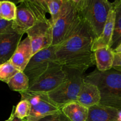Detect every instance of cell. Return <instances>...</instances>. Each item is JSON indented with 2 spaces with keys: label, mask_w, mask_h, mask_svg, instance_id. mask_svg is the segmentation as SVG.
Returning a JSON list of instances; mask_svg holds the SVG:
<instances>
[{
  "label": "cell",
  "mask_w": 121,
  "mask_h": 121,
  "mask_svg": "<svg viewBox=\"0 0 121 121\" xmlns=\"http://www.w3.org/2000/svg\"><path fill=\"white\" fill-rule=\"evenodd\" d=\"M17 8L15 4L11 1H2L1 2V15L2 19L13 21L16 18Z\"/></svg>",
  "instance_id": "cell-20"
},
{
  "label": "cell",
  "mask_w": 121,
  "mask_h": 121,
  "mask_svg": "<svg viewBox=\"0 0 121 121\" xmlns=\"http://www.w3.org/2000/svg\"><path fill=\"white\" fill-rule=\"evenodd\" d=\"M54 63H59L56 58L54 46L34 54L24 70V73L29 79L30 86L35 83Z\"/></svg>",
  "instance_id": "cell-8"
},
{
  "label": "cell",
  "mask_w": 121,
  "mask_h": 121,
  "mask_svg": "<svg viewBox=\"0 0 121 121\" xmlns=\"http://www.w3.org/2000/svg\"><path fill=\"white\" fill-rule=\"evenodd\" d=\"M11 91L20 93L28 91L30 87V80L24 72L19 71L7 83Z\"/></svg>",
  "instance_id": "cell-19"
},
{
  "label": "cell",
  "mask_w": 121,
  "mask_h": 121,
  "mask_svg": "<svg viewBox=\"0 0 121 121\" xmlns=\"http://www.w3.org/2000/svg\"><path fill=\"white\" fill-rule=\"evenodd\" d=\"M14 106H13V110H12V112H11V115H12V119L11 121H24L23 119H21L20 118H17V117H15L14 115Z\"/></svg>",
  "instance_id": "cell-27"
},
{
  "label": "cell",
  "mask_w": 121,
  "mask_h": 121,
  "mask_svg": "<svg viewBox=\"0 0 121 121\" xmlns=\"http://www.w3.org/2000/svg\"><path fill=\"white\" fill-rule=\"evenodd\" d=\"M68 78L65 69L59 63H54L48 69L30 86L28 91L48 93L59 87Z\"/></svg>",
  "instance_id": "cell-9"
},
{
  "label": "cell",
  "mask_w": 121,
  "mask_h": 121,
  "mask_svg": "<svg viewBox=\"0 0 121 121\" xmlns=\"http://www.w3.org/2000/svg\"><path fill=\"white\" fill-rule=\"evenodd\" d=\"M65 69L68 74L67 80L54 91L47 93L53 101L61 107L71 102L76 101L85 77L78 71Z\"/></svg>",
  "instance_id": "cell-6"
},
{
  "label": "cell",
  "mask_w": 121,
  "mask_h": 121,
  "mask_svg": "<svg viewBox=\"0 0 121 121\" xmlns=\"http://www.w3.org/2000/svg\"><path fill=\"white\" fill-rule=\"evenodd\" d=\"M115 11L114 31L110 47L114 50L121 43V0L112 2Z\"/></svg>",
  "instance_id": "cell-18"
},
{
  "label": "cell",
  "mask_w": 121,
  "mask_h": 121,
  "mask_svg": "<svg viewBox=\"0 0 121 121\" xmlns=\"http://www.w3.org/2000/svg\"><path fill=\"white\" fill-rule=\"evenodd\" d=\"M100 100L101 95L98 86L84 80L76 101L89 108L100 104Z\"/></svg>",
  "instance_id": "cell-15"
},
{
  "label": "cell",
  "mask_w": 121,
  "mask_h": 121,
  "mask_svg": "<svg viewBox=\"0 0 121 121\" xmlns=\"http://www.w3.org/2000/svg\"><path fill=\"white\" fill-rule=\"evenodd\" d=\"M48 13L51 15L52 24L56 22L59 17L63 5L64 0H45Z\"/></svg>",
  "instance_id": "cell-22"
},
{
  "label": "cell",
  "mask_w": 121,
  "mask_h": 121,
  "mask_svg": "<svg viewBox=\"0 0 121 121\" xmlns=\"http://www.w3.org/2000/svg\"><path fill=\"white\" fill-rule=\"evenodd\" d=\"M93 39L79 13V17L63 40L55 46L57 61L65 68L84 74L95 65Z\"/></svg>",
  "instance_id": "cell-1"
},
{
  "label": "cell",
  "mask_w": 121,
  "mask_h": 121,
  "mask_svg": "<svg viewBox=\"0 0 121 121\" xmlns=\"http://www.w3.org/2000/svg\"><path fill=\"white\" fill-rule=\"evenodd\" d=\"M113 51H114L115 53L121 54V43Z\"/></svg>",
  "instance_id": "cell-28"
},
{
  "label": "cell",
  "mask_w": 121,
  "mask_h": 121,
  "mask_svg": "<svg viewBox=\"0 0 121 121\" xmlns=\"http://www.w3.org/2000/svg\"><path fill=\"white\" fill-rule=\"evenodd\" d=\"M79 17V11L74 0H64L61 13L53 27V44L57 45L63 40Z\"/></svg>",
  "instance_id": "cell-7"
},
{
  "label": "cell",
  "mask_w": 121,
  "mask_h": 121,
  "mask_svg": "<svg viewBox=\"0 0 121 121\" xmlns=\"http://www.w3.org/2000/svg\"></svg>",
  "instance_id": "cell-31"
},
{
  "label": "cell",
  "mask_w": 121,
  "mask_h": 121,
  "mask_svg": "<svg viewBox=\"0 0 121 121\" xmlns=\"http://www.w3.org/2000/svg\"><path fill=\"white\" fill-rule=\"evenodd\" d=\"M13 21H8L7 20L0 19V35L12 28Z\"/></svg>",
  "instance_id": "cell-25"
},
{
  "label": "cell",
  "mask_w": 121,
  "mask_h": 121,
  "mask_svg": "<svg viewBox=\"0 0 121 121\" xmlns=\"http://www.w3.org/2000/svg\"><path fill=\"white\" fill-rule=\"evenodd\" d=\"M48 13L45 0H26L20 2L17 8L16 18L13 21L12 28L22 34L35 24L47 18Z\"/></svg>",
  "instance_id": "cell-4"
},
{
  "label": "cell",
  "mask_w": 121,
  "mask_h": 121,
  "mask_svg": "<svg viewBox=\"0 0 121 121\" xmlns=\"http://www.w3.org/2000/svg\"><path fill=\"white\" fill-rule=\"evenodd\" d=\"M112 69L121 72V54L115 53L114 61Z\"/></svg>",
  "instance_id": "cell-26"
},
{
  "label": "cell",
  "mask_w": 121,
  "mask_h": 121,
  "mask_svg": "<svg viewBox=\"0 0 121 121\" xmlns=\"http://www.w3.org/2000/svg\"><path fill=\"white\" fill-rule=\"evenodd\" d=\"M84 80L98 86L101 95L99 104L121 110V72L96 69L84 77Z\"/></svg>",
  "instance_id": "cell-2"
},
{
  "label": "cell",
  "mask_w": 121,
  "mask_h": 121,
  "mask_svg": "<svg viewBox=\"0 0 121 121\" xmlns=\"http://www.w3.org/2000/svg\"><path fill=\"white\" fill-rule=\"evenodd\" d=\"M79 14L89 30L93 40L101 34L112 2L107 0H74Z\"/></svg>",
  "instance_id": "cell-3"
},
{
  "label": "cell",
  "mask_w": 121,
  "mask_h": 121,
  "mask_svg": "<svg viewBox=\"0 0 121 121\" xmlns=\"http://www.w3.org/2000/svg\"><path fill=\"white\" fill-rule=\"evenodd\" d=\"M22 35L13 28L0 35V65L10 60L21 42Z\"/></svg>",
  "instance_id": "cell-11"
},
{
  "label": "cell",
  "mask_w": 121,
  "mask_h": 121,
  "mask_svg": "<svg viewBox=\"0 0 121 121\" xmlns=\"http://www.w3.org/2000/svg\"><path fill=\"white\" fill-rule=\"evenodd\" d=\"M19 71L10 60L1 64L0 65V80L8 83L10 79Z\"/></svg>",
  "instance_id": "cell-21"
},
{
  "label": "cell",
  "mask_w": 121,
  "mask_h": 121,
  "mask_svg": "<svg viewBox=\"0 0 121 121\" xmlns=\"http://www.w3.org/2000/svg\"><path fill=\"white\" fill-rule=\"evenodd\" d=\"M94 57L97 70L106 72L112 69L114 61L115 52L109 46L99 48L95 51Z\"/></svg>",
  "instance_id": "cell-16"
},
{
  "label": "cell",
  "mask_w": 121,
  "mask_h": 121,
  "mask_svg": "<svg viewBox=\"0 0 121 121\" xmlns=\"http://www.w3.org/2000/svg\"><path fill=\"white\" fill-rule=\"evenodd\" d=\"M11 119H12V115H11H11H10V117H9V118H8V119H7V120H6V121H11Z\"/></svg>",
  "instance_id": "cell-29"
},
{
  "label": "cell",
  "mask_w": 121,
  "mask_h": 121,
  "mask_svg": "<svg viewBox=\"0 0 121 121\" xmlns=\"http://www.w3.org/2000/svg\"><path fill=\"white\" fill-rule=\"evenodd\" d=\"M20 95L21 99H26L31 104L30 113L24 121H39L61 111V106L53 101L47 93L27 91L21 92Z\"/></svg>",
  "instance_id": "cell-5"
},
{
  "label": "cell",
  "mask_w": 121,
  "mask_h": 121,
  "mask_svg": "<svg viewBox=\"0 0 121 121\" xmlns=\"http://www.w3.org/2000/svg\"><path fill=\"white\" fill-rule=\"evenodd\" d=\"M33 55L30 40L27 36L20 43L10 61L18 70L24 72Z\"/></svg>",
  "instance_id": "cell-12"
},
{
  "label": "cell",
  "mask_w": 121,
  "mask_h": 121,
  "mask_svg": "<svg viewBox=\"0 0 121 121\" xmlns=\"http://www.w3.org/2000/svg\"><path fill=\"white\" fill-rule=\"evenodd\" d=\"M39 121H71L62 112H60L56 113L54 114L50 115L47 116L44 118H42Z\"/></svg>",
  "instance_id": "cell-24"
},
{
  "label": "cell",
  "mask_w": 121,
  "mask_h": 121,
  "mask_svg": "<svg viewBox=\"0 0 121 121\" xmlns=\"http://www.w3.org/2000/svg\"><path fill=\"white\" fill-rule=\"evenodd\" d=\"M61 111L71 121H86L88 117V108L77 101L63 105Z\"/></svg>",
  "instance_id": "cell-17"
},
{
  "label": "cell",
  "mask_w": 121,
  "mask_h": 121,
  "mask_svg": "<svg viewBox=\"0 0 121 121\" xmlns=\"http://www.w3.org/2000/svg\"><path fill=\"white\" fill-rule=\"evenodd\" d=\"M115 11L113 8L110 11L106 24L101 34L98 38L93 40L92 44V52H94L99 48L111 46L112 37L114 31Z\"/></svg>",
  "instance_id": "cell-14"
},
{
  "label": "cell",
  "mask_w": 121,
  "mask_h": 121,
  "mask_svg": "<svg viewBox=\"0 0 121 121\" xmlns=\"http://www.w3.org/2000/svg\"><path fill=\"white\" fill-rule=\"evenodd\" d=\"M1 1H0V19H2V17H1Z\"/></svg>",
  "instance_id": "cell-30"
},
{
  "label": "cell",
  "mask_w": 121,
  "mask_h": 121,
  "mask_svg": "<svg viewBox=\"0 0 121 121\" xmlns=\"http://www.w3.org/2000/svg\"><path fill=\"white\" fill-rule=\"evenodd\" d=\"M26 33L30 40L34 54L53 44V27L49 19L37 22Z\"/></svg>",
  "instance_id": "cell-10"
},
{
  "label": "cell",
  "mask_w": 121,
  "mask_h": 121,
  "mask_svg": "<svg viewBox=\"0 0 121 121\" xmlns=\"http://www.w3.org/2000/svg\"><path fill=\"white\" fill-rule=\"evenodd\" d=\"M119 111L114 108L101 104L89 108L86 121H118Z\"/></svg>",
  "instance_id": "cell-13"
},
{
  "label": "cell",
  "mask_w": 121,
  "mask_h": 121,
  "mask_svg": "<svg viewBox=\"0 0 121 121\" xmlns=\"http://www.w3.org/2000/svg\"><path fill=\"white\" fill-rule=\"evenodd\" d=\"M31 111V104L26 99H21L16 106H14V115L15 117L24 119L30 115Z\"/></svg>",
  "instance_id": "cell-23"
}]
</instances>
